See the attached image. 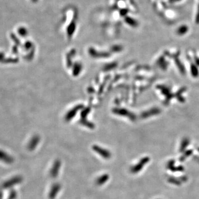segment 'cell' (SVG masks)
<instances>
[{"label": "cell", "instance_id": "5", "mask_svg": "<svg viewBox=\"0 0 199 199\" xmlns=\"http://www.w3.org/2000/svg\"><path fill=\"white\" fill-rule=\"evenodd\" d=\"M145 162H146L145 160H142V162H140L138 164L132 166V167L131 168V172L133 174L137 173L142 169V168L144 165V163H145Z\"/></svg>", "mask_w": 199, "mask_h": 199}, {"label": "cell", "instance_id": "3", "mask_svg": "<svg viewBox=\"0 0 199 199\" xmlns=\"http://www.w3.org/2000/svg\"><path fill=\"white\" fill-rule=\"evenodd\" d=\"M93 149L95 151H96L101 157H103L105 159H110L111 157V154L110 151L107 150H105L104 149L98 147H95Z\"/></svg>", "mask_w": 199, "mask_h": 199}, {"label": "cell", "instance_id": "2", "mask_svg": "<svg viewBox=\"0 0 199 199\" xmlns=\"http://www.w3.org/2000/svg\"><path fill=\"white\" fill-rule=\"evenodd\" d=\"M61 185L60 183H54L52 185L49 193V199H54L61 190Z\"/></svg>", "mask_w": 199, "mask_h": 199}, {"label": "cell", "instance_id": "6", "mask_svg": "<svg viewBox=\"0 0 199 199\" xmlns=\"http://www.w3.org/2000/svg\"><path fill=\"white\" fill-rule=\"evenodd\" d=\"M21 181V178H19V177H15V178H12V179H11V180L6 182L5 184H4V187L5 188H10L12 185L19 183Z\"/></svg>", "mask_w": 199, "mask_h": 199}, {"label": "cell", "instance_id": "4", "mask_svg": "<svg viewBox=\"0 0 199 199\" xmlns=\"http://www.w3.org/2000/svg\"><path fill=\"white\" fill-rule=\"evenodd\" d=\"M109 179L110 176L108 174H104L99 176L98 178L96 179L95 181L96 184L98 186L102 185L107 182Z\"/></svg>", "mask_w": 199, "mask_h": 199}, {"label": "cell", "instance_id": "7", "mask_svg": "<svg viewBox=\"0 0 199 199\" xmlns=\"http://www.w3.org/2000/svg\"><path fill=\"white\" fill-rule=\"evenodd\" d=\"M0 160L6 163H11L13 162V159L11 157L2 151H0Z\"/></svg>", "mask_w": 199, "mask_h": 199}, {"label": "cell", "instance_id": "1", "mask_svg": "<svg viewBox=\"0 0 199 199\" xmlns=\"http://www.w3.org/2000/svg\"><path fill=\"white\" fill-rule=\"evenodd\" d=\"M61 163L60 160H56L54 162L50 171V175L52 178H56L59 175L60 170Z\"/></svg>", "mask_w": 199, "mask_h": 199}]
</instances>
